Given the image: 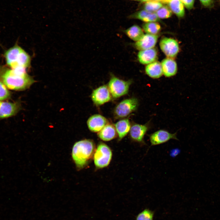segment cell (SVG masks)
<instances>
[{
  "label": "cell",
  "mask_w": 220,
  "mask_h": 220,
  "mask_svg": "<svg viewBox=\"0 0 220 220\" xmlns=\"http://www.w3.org/2000/svg\"><path fill=\"white\" fill-rule=\"evenodd\" d=\"M27 68H3L0 72V79L8 88L15 90H24L29 88L35 81L26 72Z\"/></svg>",
  "instance_id": "cell-1"
},
{
  "label": "cell",
  "mask_w": 220,
  "mask_h": 220,
  "mask_svg": "<svg viewBox=\"0 0 220 220\" xmlns=\"http://www.w3.org/2000/svg\"><path fill=\"white\" fill-rule=\"evenodd\" d=\"M94 148L93 142L85 139L76 142L72 149V157L79 169L83 168L92 156Z\"/></svg>",
  "instance_id": "cell-2"
},
{
  "label": "cell",
  "mask_w": 220,
  "mask_h": 220,
  "mask_svg": "<svg viewBox=\"0 0 220 220\" xmlns=\"http://www.w3.org/2000/svg\"><path fill=\"white\" fill-rule=\"evenodd\" d=\"M5 56L7 65L11 69L19 68H27L30 66V56L18 45L8 50L5 53Z\"/></svg>",
  "instance_id": "cell-3"
},
{
  "label": "cell",
  "mask_w": 220,
  "mask_h": 220,
  "mask_svg": "<svg viewBox=\"0 0 220 220\" xmlns=\"http://www.w3.org/2000/svg\"><path fill=\"white\" fill-rule=\"evenodd\" d=\"M131 83V80L124 81L112 75L108 86L112 96L114 98H117L128 93Z\"/></svg>",
  "instance_id": "cell-4"
},
{
  "label": "cell",
  "mask_w": 220,
  "mask_h": 220,
  "mask_svg": "<svg viewBox=\"0 0 220 220\" xmlns=\"http://www.w3.org/2000/svg\"><path fill=\"white\" fill-rule=\"evenodd\" d=\"M112 152L108 146L103 143L97 146L94 156L95 165L99 168L105 167L109 164L112 157Z\"/></svg>",
  "instance_id": "cell-5"
},
{
  "label": "cell",
  "mask_w": 220,
  "mask_h": 220,
  "mask_svg": "<svg viewBox=\"0 0 220 220\" xmlns=\"http://www.w3.org/2000/svg\"><path fill=\"white\" fill-rule=\"evenodd\" d=\"M138 105L137 99L131 98L124 100L116 106L114 111L115 116L118 118L126 117L137 109Z\"/></svg>",
  "instance_id": "cell-6"
},
{
  "label": "cell",
  "mask_w": 220,
  "mask_h": 220,
  "mask_svg": "<svg viewBox=\"0 0 220 220\" xmlns=\"http://www.w3.org/2000/svg\"><path fill=\"white\" fill-rule=\"evenodd\" d=\"M160 48L167 57L173 59L177 55L179 50L178 43L175 39L163 37L160 40Z\"/></svg>",
  "instance_id": "cell-7"
},
{
  "label": "cell",
  "mask_w": 220,
  "mask_h": 220,
  "mask_svg": "<svg viewBox=\"0 0 220 220\" xmlns=\"http://www.w3.org/2000/svg\"><path fill=\"white\" fill-rule=\"evenodd\" d=\"M151 146L159 145L172 139L178 140L177 133H171L164 130H160L149 135Z\"/></svg>",
  "instance_id": "cell-8"
},
{
  "label": "cell",
  "mask_w": 220,
  "mask_h": 220,
  "mask_svg": "<svg viewBox=\"0 0 220 220\" xmlns=\"http://www.w3.org/2000/svg\"><path fill=\"white\" fill-rule=\"evenodd\" d=\"M112 97L108 86L105 85L94 90L91 95L92 101L97 105H101L109 101Z\"/></svg>",
  "instance_id": "cell-9"
},
{
  "label": "cell",
  "mask_w": 220,
  "mask_h": 220,
  "mask_svg": "<svg viewBox=\"0 0 220 220\" xmlns=\"http://www.w3.org/2000/svg\"><path fill=\"white\" fill-rule=\"evenodd\" d=\"M159 36L148 34L143 37L134 44L135 47L139 51L154 48L158 41Z\"/></svg>",
  "instance_id": "cell-10"
},
{
  "label": "cell",
  "mask_w": 220,
  "mask_h": 220,
  "mask_svg": "<svg viewBox=\"0 0 220 220\" xmlns=\"http://www.w3.org/2000/svg\"><path fill=\"white\" fill-rule=\"evenodd\" d=\"M87 125L89 129L94 132L100 131L108 123L107 119L99 114L91 116L88 119Z\"/></svg>",
  "instance_id": "cell-11"
},
{
  "label": "cell",
  "mask_w": 220,
  "mask_h": 220,
  "mask_svg": "<svg viewBox=\"0 0 220 220\" xmlns=\"http://www.w3.org/2000/svg\"><path fill=\"white\" fill-rule=\"evenodd\" d=\"M146 124H135L131 127L130 135L132 139L136 141L145 144L144 141V136L148 130Z\"/></svg>",
  "instance_id": "cell-12"
},
{
  "label": "cell",
  "mask_w": 220,
  "mask_h": 220,
  "mask_svg": "<svg viewBox=\"0 0 220 220\" xmlns=\"http://www.w3.org/2000/svg\"><path fill=\"white\" fill-rule=\"evenodd\" d=\"M17 103L0 101V118H5L15 115L19 110Z\"/></svg>",
  "instance_id": "cell-13"
},
{
  "label": "cell",
  "mask_w": 220,
  "mask_h": 220,
  "mask_svg": "<svg viewBox=\"0 0 220 220\" xmlns=\"http://www.w3.org/2000/svg\"><path fill=\"white\" fill-rule=\"evenodd\" d=\"M138 58L141 64L148 65L156 61L158 58L157 51L154 48L140 51L138 53Z\"/></svg>",
  "instance_id": "cell-14"
},
{
  "label": "cell",
  "mask_w": 220,
  "mask_h": 220,
  "mask_svg": "<svg viewBox=\"0 0 220 220\" xmlns=\"http://www.w3.org/2000/svg\"><path fill=\"white\" fill-rule=\"evenodd\" d=\"M163 74L166 77L174 75L177 73L178 68L176 62L173 58L167 57L161 63Z\"/></svg>",
  "instance_id": "cell-15"
},
{
  "label": "cell",
  "mask_w": 220,
  "mask_h": 220,
  "mask_svg": "<svg viewBox=\"0 0 220 220\" xmlns=\"http://www.w3.org/2000/svg\"><path fill=\"white\" fill-rule=\"evenodd\" d=\"M130 17L138 19L145 22H157L160 21L156 13L148 11L145 10H142L136 12L131 15Z\"/></svg>",
  "instance_id": "cell-16"
},
{
  "label": "cell",
  "mask_w": 220,
  "mask_h": 220,
  "mask_svg": "<svg viewBox=\"0 0 220 220\" xmlns=\"http://www.w3.org/2000/svg\"><path fill=\"white\" fill-rule=\"evenodd\" d=\"M145 72L148 76L153 79L159 78L163 75L161 63L157 61L147 65Z\"/></svg>",
  "instance_id": "cell-17"
},
{
  "label": "cell",
  "mask_w": 220,
  "mask_h": 220,
  "mask_svg": "<svg viewBox=\"0 0 220 220\" xmlns=\"http://www.w3.org/2000/svg\"><path fill=\"white\" fill-rule=\"evenodd\" d=\"M116 133L115 126L108 123L98 132L97 135L102 140L108 141L114 139L116 137Z\"/></svg>",
  "instance_id": "cell-18"
},
{
  "label": "cell",
  "mask_w": 220,
  "mask_h": 220,
  "mask_svg": "<svg viewBox=\"0 0 220 220\" xmlns=\"http://www.w3.org/2000/svg\"><path fill=\"white\" fill-rule=\"evenodd\" d=\"M115 127L119 140H121L130 131L131 125L129 119H125L116 122L115 125Z\"/></svg>",
  "instance_id": "cell-19"
},
{
  "label": "cell",
  "mask_w": 220,
  "mask_h": 220,
  "mask_svg": "<svg viewBox=\"0 0 220 220\" xmlns=\"http://www.w3.org/2000/svg\"><path fill=\"white\" fill-rule=\"evenodd\" d=\"M125 33L130 38L136 42L141 39L144 35L143 29L136 25H133L126 30Z\"/></svg>",
  "instance_id": "cell-20"
},
{
  "label": "cell",
  "mask_w": 220,
  "mask_h": 220,
  "mask_svg": "<svg viewBox=\"0 0 220 220\" xmlns=\"http://www.w3.org/2000/svg\"><path fill=\"white\" fill-rule=\"evenodd\" d=\"M171 10L179 17H182L185 15L183 5L181 0H169L167 2Z\"/></svg>",
  "instance_id": "cell-21"
},
{
  "label": "cell",
  "mask_w": 220,
  "mask_h": 220,
  "mask_svg": "<svg viewBox=\"0 0 220 220\" xmlns=\"http://www.w3.org/2000/svg\"><path fill=\"white\" fill-rule=\"evenodd\" d=\"M143 30L146 34L157 35L161 30L160 24L156 22H146L142 25Z\"/></svg>",
  "instance_id": "cell-22"
},
{
  "label": "cell",
  "mask_w": 220,
  "mask_h": 220,
  "mask_svg": "<svg viewBox=\"0 0 220 220\" xmlns=\"http://www.w3.org/2000/svg\"><path fill=\"white\" fill-rule=\"evenodd\" d=\"M163 4L159 1L150 0L145 3L144 6L145 10L150 12H154L158 10L162 7Z\"/></svg>",
  "instance_id": "cell-23"
},
{
  "label": "cell",
  "mask_w": 220,
  "mask_h": 220,
  "mask_svg": "<svg viewBox=\"0 0 220 220\" xmlns=\"http://www.w3.org/2000/svg\"><path fill=\"white\" fill-rule=\"evenodd\" d=\"M159 18H167L172 15V12L170 9L167 6H164L159 9L156 13Z\"/></svg>",
  "instance_id": "cell-24"
},
{
  "label": "cell",
  "mask_w": 220,
  "mask_h": 220,
  "mask_svg": "<svg viewBox=\"0 0 220 220\" xmlns=\"http://www.w3.org/2000/svg\"><path fill=\"white\" fill-rule=\"evenodd\" d=\"M153 213L151 211L145 209L139 213L136 220H153Z\"/></svg>",
  "instance_id": "cell-25"
},
{
  "label": "cell",
  "mask_w": 220,
  "mask_h": 220,
  "mask_svg": "<svg viewBox=\"0 0 220 220\" xmlns=\"http://www.w3.org/2000/svg\"><path fill=\"white\" fill-rule=\"evenodd\" d=\"M10 96V92L7 87L2 82L0 81V101L6 100Z\"/></svg>",
  "instance_id": "cell-26"
},
{
  "label": "cell",
  "mask_w": 220,
  "mask_h": 220,
  "mask_svg": "<svg viewBox=\"0 0 220 220\" xmlns=\"http://www.w3.org/2000/svg\"><path fill=\"white\" fill-rule=\"evenodd\" d=\"M186 7L188 9H192L193 6L194 0H181Z\"/></svg>",
  "instance_id": "cell-27"
},
{
  "label": "cell",
  "mask_w": 220,
  "mask_h": 220,
  "mask_svg": "<svg viewBox=\"0 0 220 220\" xmlns=\"http://www.w3.org/2000/svg\"><path fill=\"white\" fill-rule=\"evenodd\" d=\"M202 4L206 7H210L213 3V0H199Z\"/></svg>",
  "instance_id": "cell-28"
},
{
  "label": "cell",
  "mask_w": 220,
  "mask_h": 220,
  "mask_svg": "<svg viewBox=\"0 0 220 220\" xmlns=\"http://www.w3.org/2000/svg\"><path fill=\"white\" fill-rule=\"evenodd\" d=\"M178 152L179 151L178 149H174L173 151L171 152L170 154H171V156H176L178 154Z\"/></svg>",
  "instance_id": "cell-29"
},
{
  "label": "cell",
  "mask_w": 220,
  "mask_h": 220,
  "mask_svg": "<svg viewBox=\"0 0 220 220\" xmlns=\"http://www.w3.org/2000/svg\"><path fill=\"white\" fill-rule=\"evenodd\" d=\"M159 2H162L164 3H167L169 0H154Z\"/></svg>",
  "instance_id": "cell-30"
},
{
  "label": "cell",
  "mask_w": 220,
  "mask_h": 220,
  "mask_svg": "<svg viewBox=\"0 0 220 220\" xmlns=\"http://www.w3.org/2000/svg\"><path fill=\"white\" fill-rule=\"evenodd\" d=\"M141 2H147L151 0H140Z\"/></svg>",
  "instance_id": "cell-31"
},
{
  "label": "cell",
  "mask_w": 220,
  "mask_h": 220,
  "mask_svg": "<svg viewBox=\"0 0 220 220\" xmlns=\"http://www.w3.org/2000/svg\"><path fill=\"white\" fill-rule=\"evenodd\" d=\"M136 0V1H137V0Z\"/></svg>",
  "instance_id": "cell-32"
},
{
  "label": "cell",
  "mask_w": 220,
  "mask_h": 220,
  "mask_svg": "<svg viewBox=\"0 0 220 220\" xmlns=\"http://www.w3.org/2000/svg\"></svg>",
  "instance_id": "cell-33"
}]
</instances>
